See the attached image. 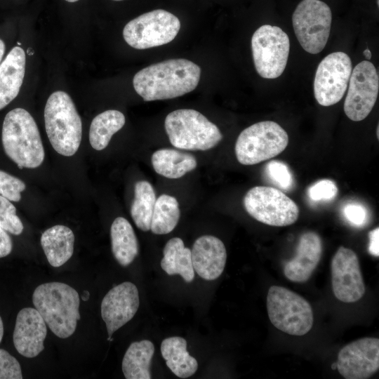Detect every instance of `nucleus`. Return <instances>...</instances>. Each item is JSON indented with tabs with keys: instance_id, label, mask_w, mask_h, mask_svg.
<instances>
[{
	"instance_id": "9d476101",
	"label": "nucleus",
	"mask_w": 379,
	"mask_h": 379,
	"mask_svg": "<svg viewBox=\"0 0 379 379\" xmlns=\"http://www.w3.org/2000/svg\"><path fill=\"white\" fill-rule=\"evenodd\" d=\"M251 50L258 74L265 79H276L287 64L289 38L279 27L264 25L253 34Z\"/></svg>"
},
{
	"instance_id": "c756f323",
	"label": "nucleus",
	"mask_w": 379,
	"mask_h": 379,
	"mask_svg": "<svg viewBox=\"0 0 379 379\" xmlns=\"http://www.w3.org/2000/svg\"><path fill=\"white\" fill-rule=\"evenodd\" d=\"M0 227L14 235L23 231V225L16 214V208L8 199L0 195Z\"/></svg>"
},
{
	"instance_id": "37998d69",
	"label": "nucleus",
	"mask_w": 379,
	"mask_h": 379,
	"mask_svg": "<svg viewBox=\"0 0 379 379\" xmlns=\"http://www.w3.org/2000/svg\"><path fill=\"white\" fill-rule=\"evenodd\" d=\"M65 1H68V2L73 3V2H76V1H79V0H65Z\"/></svg>"
},
{
	"instance_id": "a18cd8bd",
	"label": "nucleus",
	"mask_w": 379,
	"mask_h": 379,
	"mask_svg": "<svg viewBox=\"0 0 379 379\" xmlns=\"http://www.w3.org/2000/svg\"><path fill=\"white\" fill-rule=\"evenodd\" d=\"M112 1H123V0H112Z\"/></svg>"
},
{
	"instance_id": "c03bdc74",
	"label": "nucleus",
	"mask_w": 379,
	"mask_h": 379,
	"mask_svg": "<svg viewBox=\"0 0 379 379\" xmlns=\"http://www.w3.org/2000/svg\"><path fill=\"white\" fill-rule=\"evenodd\" d=\"M378 129H379V127H378H378H377V137H378H378H379Z\"/></svg>"
},
{
	"instance_id": "4468645a",
	"label": "nucleus",
	"mask_w": 379,
	"mask_h": 379,
	"mask_svg": "<svg viewBox=\"0 0 379 379\" xmlns=\"http://www.w3.org/2000/svg\"><path fill=\"white\" fill-rule=\"evenodd\" d=\"M333 292L343 302H354L365 293V284L361 273L359 258L351 249L340 246L331 264Z\"/></svg>"
},
{
	"instance_id": "20e7f679",
	"label": "nucleus",
	"mask_w": 379,
	"mask_h": 379,
	"mask_svg": "<svg viewBox=\"0 0 379 379\" xmlns=\"http://www.w3.org/2000/svg\"><path fill=\"white\" fill-rule=\"evenodd\" d=\"M46 134L53 149L65 157L74 155L80 146L81 119L71 97L65 91L53 92L44 109Z\"/></svg>"
},
{
	"instance_id": "f8f14e48",
	"label": "nucleus",
	"mask_w": 379,
	"mask_h": 379,
	"mask_svg": "<svg viewBox=\"0 0 379 379\" xmlns=\"http://www.w3.org/2000/svg\"><path fill=\"white\" fill-rule=\"evenodd\" d=\"M352 71L350 58L344 52H333L319 64L314 79V95L318 103L328 107L343 97Z\"/></svg>"
},
{
	"instance_id": "e433bc0d",
	"label": "nucleus",
	"mask_w": 379,
	"mask_h": 379,
	"mask_svg": "<svg viewBox=\"0 0 379 379\" xmlns=\"http://www.w3.org/2000/svg\"><path fill=\"white\" fill-rule=\"evenodd\" d=\"M369 245L368 252L371 255L378 257L379 256V228L376 227L369 232Z\"/></svg>"
},
{
	"instance_id": "aec40b11",
	"label": "nucleus",
	"mask_w": 379,
	"mask_h": 379,
	"mask_svg": "<svg viewBox=\"0 0 379 379\" xmlns=\"http://www.w3.org/2000/svg\"><path fill=\"white\" fill-rule=\"evenodd\" d=\"M26 56L24 50L13 48L0 65V110L14 100L22 86Z\"/></svg>"
},
{
	"instance_id": "7ed1b4c3",
	"label": "nucleus",
	"mask_w": 379,
	"mask_h": 379,
	"mask_svg": "<svg viewBox=\"0 0 379 379\" xmlns=\"http://www.w3.org/2000/svg\"><path fill=\"white\" fill-rule=\"evenodd\" d=\"M1 140L6 155L20 168H35L44 161L45 152L40 133L32 116L15 108L6 115Z\"/></svg>"
},
{
	"instance_id": "f257e3e1",
	"label": "nucleus",
	"mask_w": 379,
	"mask_h": 379,
	"mask_svg": "<svg viewBox=\"0 0 379 379\" xmlns=\"http://www.w3.org/2000/svg\"><path fill=\"white\" fill-rule=\"evenodd\" d=\"M200 76L201 68L193 62L183 58L170 59L138 72L133 84L145 101L166 100L194 90Z\"/></svg>"
},
{
	"instance_id": "39448f33",
	"label": "nucleus",
	"mask_w": 379,
	"mask_h": 379,
	"mask_svg": "<svg viewBox=\"0 0 379 379\" xmlns=\"http://www.w3.org/2000/svg\"><path fill=\"white\" fill-rule=\"evenodd\" d=\"M164 126L171 145L181 149L207 150L222 138L215 124L192 109L171 112L165 119Z\"/></svg>"
},
{
	"instance_id": "c9c22d12",
	"label": "nucleus",
	"mask_w": 379,
	"mask_h": 379,
	"mask_svg": "<svg viewBox=\"0 0 379 379\" xmlns=\"http://www.w3.org/2000/svg\"><path fill=\"white\" fill-rule=\"evenodd\" d=\"M13 248L11 237L4 229L0 227V258L9 255Z\"/></svg>"
},
{
	"instance_id": "4c0bfd02",
	"label": "nucleus",
	"mask_w": 379,
	"mask_h": 379,
	"mask_svg": "<svg viewBox=\"0 0 379 379\" xmlns=\"http://www.w3.org/2000/svg\"><path fill=\"white\" fill-rule=\"evenodd\" d=\"M4 51H5L4 42L1 39H0V62H1V59L3 58Z\"/></svg>"
},
{
	"instance_id": "5701e85b",
	"label": "nucleus",
	"mask_w": 379,
	"mask_h": 379,
	"mask_svg": "<svg viewBox=\"0 0 379 379\" xmlns=\"http://www.w3.org/2000/svg\"><path fill=\"white\" fill-rule=\"evenodd\" d=\"M161 352L166 366L179 378H189L198 368L197 359L187 352V341L182 337L174 336L163 340Z\"/></svg>"
},
{
	"instance_id": "6ab92c4d",
	"label": "nucleus",
	"mask_w": 379,
	"mask_h": 379,
	"mask_svg": "<svg viewBox=\"0 0 379 379\" xmlns=\"http://www.w3.org/2000/svg\"><path fill=\"white\" fill-rule=\"evenodd\" d=\"M322 253V242L314 232L303 233L298 241L294 258L284 266V274L296 283L307 281L318 265Z\"/></svg>"
},
{
	"instance_id": "ddd939ff",
	"label": "nucleus",
	"mask_w": 379,
	"mask_h": 379,
	"mask_svg": "<svg viewBox=\"0 0 379 379\" xmlns=\"http://www.w3.org/2000/svg\"><path fill=\"white\" fill-rule=\"evenodd\" d=\"M379 91V77L372 62L364 60L352 71L344 102L346 116L354 121L364 119L374 107Z\"/></svg>"
},
{
	"instance_id": "79ce46f5",
	"label": "nucleus",
	"mask_w": 379,
	"mask_h": 379,
	"mask_svg": "<svg viewBox=\"0 0 379 379\" xmlns=\"http://www.w3.org/2000/svg\"><path fill=\"white\" fill-rule=\"evenodd\" d=\"M337 368V365H336V363H334L332 366V368L333 369H335Z\"/></svg>"
},
{
	"instance_id": "6e6552de",
	"label": "nucleus",
	"mask_w": 379,
	"mask_h": 379,
	"mask_svg": "<svg viewBox=\"0 0 379 379\" xmlns=\"http://www.w3.org/2000/svg\"><path fill=\"white\" fill-rule=\"evenodd\" d=\"M180 28V22L175 15L157 9L129 21L123 29V36L130 46L146 49L171 42Z\"/></svg>"
},
{
	"instance_id": "a211bd4d",
	"label": "nucleus",
	"mask_w": 379,
	"mask_h": 379,
	"mask_svg": "<svg viewBox=\"0 0 379 379\" xmlns=\"http://www.w3.org/2000/svg\"><path fill=\"white\" fill-rule=\"evenodd\" d=\"M194 270L202 279L212 281L222 273L227 260L223 242L212 235H203L196 239L191 250Z\"/></svg>"
},
{
	"instance_id": "4be33fe9",
	"label": "nucleus",
	"mask_w": 379,
	"mask_h": 379,
	"mask_svg": "<svg viewBox=\"0 0 379 379\" xmlns=\"http://www.w3.org/2000/svg\"><path fill=\"white\" fill-rule=\"evenodd\" d=\"M152 166L158 174L170 179L182 177L196 168V158L191 154L175 149L157 150L151 157Z\"/></svg>"
},
{
	"instance_id": "1a4fd4ad",
	"label": "nucleus",
	"mask_w": 379,
	"mask_h": 379,
	"mask_svg": "<svg viewBox=\"0 0 379 379\" xmlns=\"http://www.w3.org/2000/svg\"><path fill=\"white\" fill-rule=\"evenodd\" d=\"M293 29L302 48L317 54L326 46L332 22L330 7L320 0H302L292 15Z\"/></svg>"
},
{
	"instance_id": "b1692460",
	"label": "nucleus",
	"mask_w": 379,
	"mask_h": 379,
	"mask_svg": "<svg viewBox=\"0 0 379 379\" xmlns=\"http://www.w3.org/2000/svg\"><path fill=\"white\" fill-rule=\"evenodd\" d=\"M112 251L123 267L129 265L138 254V242L131 223L123 217L113 221L110 228Z\"/></svg>"
},
{
	"instance_id": "dca6fc26",
	"label": "nucleus",
	"mask_w": 379,
	"mask_h": 379,
	"mask_svg": "<svg viewBox=\"0 0 379 379\" xmlns=\"http://www.w3.org/2000/svg\"><path fill=\"white\" fill-rule=\"evenodd\" d=\"M140 305L136 286L125 281L110 289L101 303V316L106 324L109 340L114 331L128 322Z\"/></svg>"
},
{
	"instance_id": "2f4dec72",
	"label": "nucleus",
	"mask_w": 379,
	"mask_h": 379,
	"mask_svg": "<svg viewBox=\"0 0 379 379\" xmlns=\"http://www.w3.org/2000/svg\"><path fill=\"white\" fill-rule=\"evenodd\" d=\"M26 188L20 179L0 170V195L11 201H19L21 192Z\"/></svg>"
},
{
	"instance_id": "412c9836",
	"label": "nucleus",
	"mask_w": 379,
	"mask_h": 379,
	"mask_svg": "<svg viewBox=\"0 0 379 379\" xmlns=\"http://www.w3.org/2000/svg\"><path fill=\"white\" fill-rule=\"evenodd\" d=\"M74 240L72 230L62 225H54L43 232L41 245L51 266L60 267L70 259Z\"/></svg>"
},
{
	"instance_id": "9b49d317",
	"label": "nucleus",
	"mask_w": 379,
	"mask_h": 379,
	"mask_svg": "<svg viewBox=\"0 0 379 379\" xmlns=\"http://www.w3.org/2000/svg\"><path fill=\"white\" fill-rule=\"evenodd\" d=\"M244 206L253 218L271 226L292 225L299 215L297 204L283 192L272 187L250 189L244 198Z\"/></svg>"
},
{
	"instance_id": "58836bf2",
	"label": "nucleus",
	"mask_w": 379,
	"mask_h": 379,
	"mask_svg": "<svg viewBox=\"0 0 379 379\" xmlns=\"http://www.w3.org/2000/svg\"><path fill=\"white\" fill-rule=\"evenodd\" d=\"M3 335H4V324H3L2 319L0 316V343L2 340Z\"/></svg>"
},
{
	"instance_id": "bb28decb",
	"label": "nucleus",
	"mask_w": 379,
	"mask_h": 379,
	"mask_svg": "<svg viewBox=\"0 0 379 379\" xmlns=\"http://www.w3.org/2000/svg\"><path fill=\"white\" fill-rule=\"evenodd\" d=\"M125 117L115 109L106 110L92 121L89 130V142L95 150H102L109 144L112 135L125 124Z\"/></svg>"
},
{
	"instance_id": "7c9ffc66",
	"label": "nucleus",
	"mask_w": 379,
	"mask_h": 379,
	"mask_svg": "<svg viewBox=\"0 0 379 379\" xmlns=\"http://www.w3.org/2000/svg\"><path fill=\"white\" fill-rule=\"evenodd\" d=\"M265 173L270 180L284 190H290L293 185V175L288 166L279 161H271L265 166Z\"/></svg>"
},
{
	"instance_id": "ea45409f",
	"label": "nucleus",
	"mask_w": 379,
	"mask_h": 379,
	"mask_svg": "<svg viewBox=\"0 0 379 379\" xmlns=\"http://www.w3.org/2000/svg\"><path fill=\"white\" fill-rule=\"evenodd\" d=\"M364 55L366 59L369 60L371 58V53L368 48H366L363 51Z\"/></svg>"
},
{
	"instance_id": "cd10ccee",
	"label": "nucleus",
	"mask_w": 379,
	"mask_h": 379,
	"mask_svg": "<svg viewBox=\"0 0 379 379\" xmlns=\"http://www.w3.org/2000/svg\"><path fill=\"white\" fill-rule=\"evenodd\" d=\"M155 201L156 195L152 185L146 180L138 181L135 184L131 215L137 227L142 231L150 230Z\"/></svg>"
},
{
	"instance_id": "a878e982",
	"label": "nucleus",
	"mask_w": 379,
	"mask_h": 379,
	"mask_svg": "<svg viewBox=\"0 0 379 379\" xmlns=\"http://www.w3.org/2000/svg\"><path fill=\"white\" fill-rule=\"evenodd\" d=\"M154 346L148 340L132 343L128 347L121 364L126 379H150V365Z\"/></svg>"
},
{
	"instance_id": "72a5a7b5",
	"label": "nucleus",
	"mask_w": 379,
	"mask_h": 379,
	"mask_svg": "<svg viewBox=\"0 0 379 379\" xmlns=\"http://www.w3.org/2000/svg\"><path fill=\"white\" fill-rule=\"evenodd\" d=\"M20 363L6 350L0 349V379H22Z\"/></svg>"
},
{
	"instance_id": "393cba45",
	"label": "nucleus",
	"mask_w": 379,
	"mask_h": 379,
	"mask_svg": "<svg viewBox=\"0 0 379 379\" xmlns=\"http://www.w3.org/2000/svg\"><path fill=\"white\" fill-rule=\"evenodd\" d=\"M164 257L161 260V268L168 274H179L190 283L194 278L191 250L186 248L183 241L178 237L168 240L163 250Z\"/></svg>"
},
{
	"instance_id": "423d86ee",
	"label": "nucleus",
	"mask_w": 379,
	"mask_h": 379,
	"mask_svg": "<svg viewBox=\"0 0 379 379\" xmlns=\"http://www.w3.org/2000/svg\"><path fill=\"white\" fill-rule=\"evenodd\" d=\"M267 310L271 323L289 335H305L313 326L310 304L302 296L283 286H272L269 288Z\"/></svg>"
},
{
	"instance_id": "a19ab883",
	"label": "nucleus",
	"mask_w": 379,
	"mask_h": 379,
	"mask_svg": "<svg viewBox=\"0 0 379 379\" xmlns=\"http://www.w3.org/2000/svg\"><path fill=\"white\" fill-rule=\"evenodd\" d=\"M89 298V293L88 291H84V295L81 298L83 300L86 301Z\"/></svg>"
},
{
	"instance_id": "2eb2a0df",
	"label": "nucleus",
	"mask_w": 379,
	"mask_h": 379,
	"mask_svg": "<svg viewBox=\"0 0 379 379\" xmlns=\"http://www.w3.org/2000/svg\"><path fill=\"white\" fill-rule=\"evenodd\" d=\"M337 369L346 379H366L379 368V339L364 338L343 347L338 355Z\"/></svg>"
},
{
	"instance_id": "f704fd0d",
	"label": "nucleus",
	"mask_w": 379,
	"mask_h": 379,
	"mask_svg": "<svg viewBox=\"0 0 379 379\" xmlns=\"http://www.w3.org/2000/svg\"><path fill=\"white\" fill-rule=\"evenodd\" d=\"M345 219L352 225L361 227L366 224L368 219L366 208L358 203H349L343 210Z\"/></svg>"
},
{
	"instance_id": "0eeeda50",
	"label": "nucleus",
	"mask_w": 379,
	"mask_h": 379,
	"mask_svg": "<svg viewBox=\"0 0 379 379\" xmlns=\"http://www.w3.org/2000/svg\"><path fill=\"white\" fill-rule=\"evenodd\" d=\"M288 136L277 123L264 121L243 130L235 143V154L243 165H254L273 158L287 147Z\"/></svg>"
},
{
	"instance_id": "f03ea898",
	"label": "nucleus",
	"mask_w": 379,
	"mask_h": 379,
	"mask_svg": "<svg viewBox=\"0 0 379 379\" xmlns=\"http://www.w3.org/2000/svg\"><path fill=\"white\" fill-rule=\"evenodd\" d=\"M32 302L51 331L60 338H67L75 331L80 319V298L72 286L58 281L38 286Z\"/></svg>"
},
{
	"instance_id": "473e14b6",
	"label": "nucleus",
	"mask_w": 379,
	"mask_h": 379,
	"mask_svg": "<svg viewBox=\"0 0 379 379\" xmlns=\"http://www.w3.org/2000/svg\"><path fill=\"white\" fill-rule=\"evenodd\" d=\"M335 183L329 179H323L311 185L308 189V197L313 201H330L338 194Z\"/></svg>"
},
{
	"instance_id": "c85d7f7f",
	"label": "nucleus",
	"mask_w": 379,
	"mask_h": 379,
	"mask_svg": "<svg viewBox=\"0 0 379 379\" xmlns=\"http://www.w3.org/2000/svg\"><path fill=\"white\" fill-rule=\"evenodd\" d=\"M179 204L168 194H162L156 199L151 220L150 230L155 234L170 233L180 219Z\"/></svg>"
},
{
	"instance_id": "f3484780",
	"label": "nucleus",
	"mask_w": 379,
	"mask_h": 379,
	"mask_svg": "<svg viewBox=\"0 0 379 379\" xmlns=\"http://www.w3.org/2000/svg\"><path fill=\"white\" fill-rule=\"evenodd\" d=\"M46 334V324L35 308L25 307L18 312L13 340L20 354L27 358L39 355L44 349Z\"/></svg>"
}]
</instances>
